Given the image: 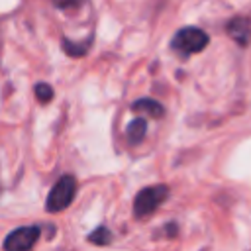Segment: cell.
<instances>
[{"label": "cell", "instance_id": "3", "mask_svg": "<svg viewBox=\"0 0 251 251\" xmlns=\"http://www.w3.org/2000/svg\"><path fill=\"white\" fill-rule=\"evenodd\" d=\"M208 45V35L206 31H202L200 27H182L175 33V37L171 39V47L180 53V55H192V53H200L204 47Z\"/></svg>", "mask_w": 251, "mask_h": 251}, {"label": "cell", "instance_id": "11", "mask_svg": "<svg viewBox=\"0 0 251 251\" xmlns=\"http://www.w3.org/2000/svg\"><path fill=\"white\" fill-rule=\"evenodd\" d=\"M53 4H55V8H59L63 12H73V10L80 8L82 0H53Z\"/></svg>", "mask_w": 251, "mask_h": 251}, {"label": "cell", "instance_id": "10", "mask_svg": "<svg viewBox=\"0 0 251 251\" xmlns=\"http://www.w3.org/2000/svg\"><path fill=\"white\" fill-rule=\"evenodd\" d=\"M35 96H37V100H39L41 104L51 102V100H53V88H51V84H47V82H37V84H35Z\"/></svg>", "mask_w": 251, "mask_h": 251}, {"label": "cell", "instance_id": "9", "mask_svg": "<svg viewBox=\"0 0 251 251\" xmlns=\"http://www.w3.org/2000/svg\"><path fill=\"white\" fill-rule=\"evenodd\" d=\"M61 45H63V49H65V53L67 55H71V57H82L86 51H88V45H90V39L86 41V43H73L71 39H63L61 41Z\"/></svg>", "mask_w": 251, "mask_h": 251}, {"label": "cell", "instance_id": "7", "mask_svg": "<svg viewBox=\"0 0 251 251\" xmlns=\"http://www.w3.org/2000/svg\"><path fill=\"white\" fill-rule=\"evenodd\" d=\"M145 133H147V122L143 120V118H135V120H131L129 122V126L126 127V135H127V139H129V143H139L143 137H145Z\"/></svg>", "mask_w": 251, "mask_h": 251}, {"label": "cell", "instance_id": "8", "mask_svg": "<svg viewBox=\"0 0 251 251\" xmlns=\"http://www.w3.org/2000/svg\"><path fill=\"white\" fill-rule=\"evenodd\" d=\"M90 243H94V245H108L110 241H112V231L106 227V226H98L96 229H92L90 233H88V237H86Z\"/></svg>", "mask_w": 251, "mask_h": 251}, {"label": "cell", "instance_id": "5", "mask_svg": "<svg viewBox=\"0 0 251 251\" xmlns=\"http://www.w3.org/2000/svg\"><path fill=\"white\" fill-rule=\"evenodd\" d=\"M226 29H227V35L233 41H237L241 47H245L251 41V24L245 18H233V20H229Z\"/></svg>", "mask_w": 251, "mask_h": 251}, {"label": "cell", "instance_id": "4", "mask_svg": "<svg viewBox=\"0 0 251 251\" xmlns=\"http://www.w3.org/2000/svg\"><path fill=\"white\" fill-rule=\"evenodd\" d=\"M39 233L41 229L37 226H24V227H18L14 231H10L2 243V247L6 251H25V249H31L37 239H39Z\"/></svg>", "mask_w": 251, "mask_h": 251}, {"label": "cell", "instance_id": "1", "mask_svg": "<svg viewBox=\"0 0 251 251\" xmlns=\"http://www.w3.org/2000/svg\"><path fill=\"white\" fill-rule=\"evenodd\" d=\"M167 198H169V186L167 184H153V186L141 188L133 198V216L137 220L151 216Z\"/></svg>", "mask_w": 251, "mask_h": 251}, {"label": "cell", "instance_id": "6", "mask_svg": "<svg viewBox=\"0 0 251 251\" xmlns=\"http://www.w3.org/2000/svg\"><path fill=\"white\" fill-rule=\"evenodd\" d=\"M131 108H133L135 112H143V114H147V116H151V118H161V116L165 114L163 106H161L157 100H153V98L135 100V102L131 104Z\"/></svg>", "mask_w": 251, "mask_h": 251}, {"label": "cell", "instance_id": "2", "mask_svg": "<svg viewBox=\"0 0 251 251\" xmlns=\"http://www.w3.org/2000/svg\"><path fill=\"white\" fill-rule=\"evenodd\" d=\"M76 194V180L71 175H63L51 188L47 200H45V210L49 214H57L63 212L65 208H69V204L75 200Z\"/></svg>", "mask_w": 251, "mask_h": 251}]
</instances>
